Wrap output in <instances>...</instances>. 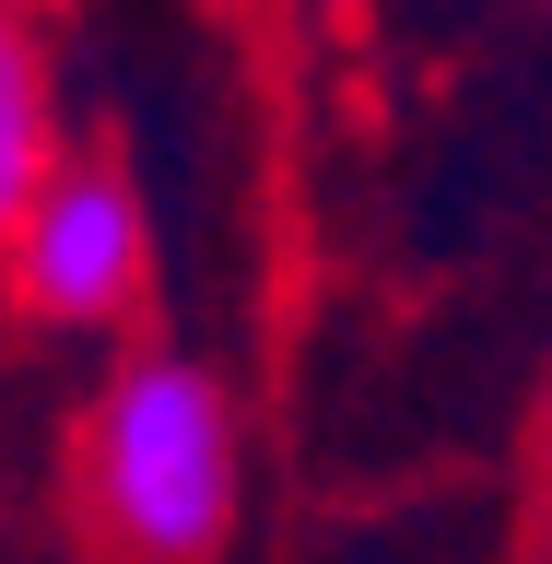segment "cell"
<instances>
[{"label": "cell", "instance_id": "cell-3", "mask_svg": "<svg viewBox=\"0 0 552 564\" xmlns=\"http://www.w3.org/2000/svg\"><path fill=\"white\" fill-rule=\"evenodd\" d=\"M59 70L35 47L24 12H0V247L24 236V212L47 200V176H59Z\"/></svg>", "mask_w": 552, "mask_h": 564}, {"label": "cell", "instance_id": "cell-2", "mask_svg": "<svg viewBox=\"0 0 552 564\" xmlns=\"http://www.w3.org/2000/svg\"><path fill=\"white\" fill-rule=\"evenodd\" d=\"M0 282H12V306L35 329H59V341H95L118 317L153 294V212L118 165L95 153H71L47 176V200L24 212V236L0 247Z\"/></svg>", "mask_w": 552, "mask_h": 564}, {"label": "cell", "instance_id": "cell-1", "mask_svg": "<svg viewBox=\"0 0 552 564\" xmlns=\"http://www.w3.org/2000/svg\"><path fill=\"white\" fill-rule=\"evenodd\" d=\"M71 494L118 564H212L247 506V412L201 352H118L71 423Z\"/></svg>", "mask_w": 552, "mask_h": 564}]
</instances>
